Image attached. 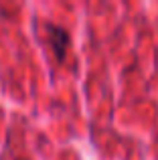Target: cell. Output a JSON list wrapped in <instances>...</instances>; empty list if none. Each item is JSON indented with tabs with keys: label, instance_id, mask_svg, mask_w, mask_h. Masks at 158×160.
Masks as SVG:
<instances>
[{
	"label": "cell",
	"instance_id": "obj_1",
	"mask_svg": "<svg viewBox=\"0 0 158 160\" xmlns=\"http://www.w3.org/2000/svg\"><path fill=\"white\" fill-rule=\"evenodd\" d=\"M47 39H49V43H51V49H53V53H55V57L59 59V61H63L65 53H67V47H69V35L61 27L49 24L47 27Z\"/></svg>",
	"mask_w": 158,
	"mask_h": 160
}]
</instances>
